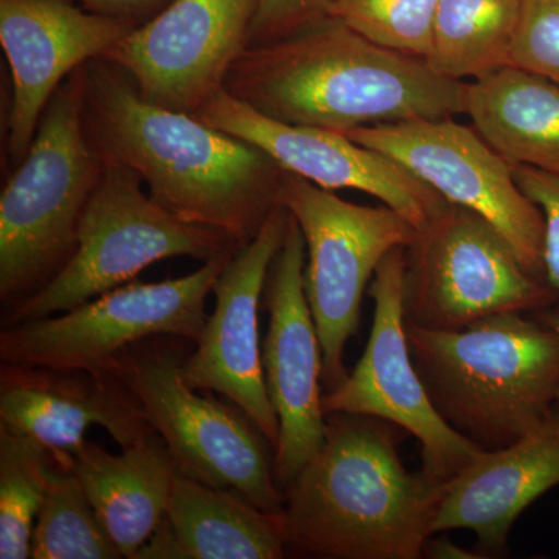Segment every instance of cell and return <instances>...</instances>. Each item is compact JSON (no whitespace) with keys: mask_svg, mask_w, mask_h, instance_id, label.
<instances>
[{"mask_svg":"<svg viewBox=\"0 0 559 559\" xmlns=\"http://www.w3.org/2000/svg\"><path fill=\"white\" fill-rule=\"evenodd\" d=\"M559 485V406L522 439L484 451L444 484L433 535L469 530L487 558L502 555L522 511Z\"/></svg>","mask_w":559,"mask_h":559,"instance_id":"obj_19","label":"cell"},{"mask_svg":"<svg viewBox=\"0 0 559 559\" xmlns=\"http://www.w3.org/2000/svg\"><path fill=\"white\" fill-rule=\"evenodd\" d=\"M510 66L559 84V0H525Z\"/></svg>","mask_w":559,"mask_h":559,"instance_id":"obj_27","label":"cell"},{"mask_svg":"<svg viewBox=\"0 0 559 559\" xmlns=\"http://www.w3.org/2000/svg\"><path fill=\"white\" fill-rule=\"evenodd\" d=\"M514 178L544 216V278L557 293L559 312V176L530 167L514 168Z\"/></svg>","mask_w":559,"mask_h":559,"instance_id":"obj_29","label":"cell"},{"mask_svg":"<svg viewBox=\"0 0 559 559\" xmlns=\"http://www.w3.org/2000/svg\"><path fill=\"white\" fill-rule=\"evenodd\" d=\"M278 204L299 224L307 246L304 286L323 352V385H340L345 347L358 333L364 294L392 250L409 248L417 227L395 210L367 207L285 171Z\"/></svg>","mask_w":559,"mask_h":559,"instance_id":"obj_9","label":"cell"},{"mask_svg":"<svg viewBox=\"0 0 559 559\" xmlns=\"http://www.w3.org/2000/svg\"><path fill=\"white\" fill-rule=\"evenodd\" d=\"M75 0H0V44L13 79L5 151L24 159L44 110L75 70L105 57L134 28Z\"/></svg>","mask_w":559,"mask_h":559,"instance_id":"obj_17","label":"cell"},{"mask_svg":"<svg viewBox=\"0 0 559 559\" xmlns=\"http://www.w3.org/2000/svg\"><path fill=\"white\" fill-rule=\"evenodd\" d=\"M465 114L511 167L559 176V84L506 66L468 83Z\"/></svg>","mask_w":559,"mask_h":559,"instance_id":"obj_22","label":"cell"},{"mask_svg":"<svg viewBox=\"0 0 559 559\" xmlns=\"http://www.w3.org/2000/svg\"><path fill=\"white\" fill-rule=\"evenodd\" d=\"M500 312L457 330L407 325L412 359L441 418L496 451L557 409L559 333L539 314Z\"/></svg>","mask_w":559,"mask_h":559,"instance_id":"obj_4","label":"cell"},{"mask_svg":"<svg viewBox=\"0 0 559 559\" xmlns=\"http://www.w3.org/2000/svg\"><path fill=\"white\" fill-rule=\"evenodd\" d=\"M76 2L94 13L128 21L139 27L160 13L171 0H76Z\"/></svg>","mask_w":559,"mask_h":559,"instance_id":"obj_30","label":"cell"},{"mask_svg":"<svg viewBox=\"0 0 559 559\" xmlns=\"http://www.w3.org/2000/svg\"><path fill=\"white\" fill-rule=\"evenodd\" d=\"M109 454L86 443L73 455V468L95 513L124 558L135 559L167 514L179 471L157 433Z\"/></svg>","mask_w":559,"mask_h":559,"instance_id":"obj_21","label":"cell"},{"mask_svg":"<svg viewBox=\"0 0 559 559\" xmlns=\"http://www.w3.org/2000/svg\"><path fill=\"white\" fill-rule=\"evenodd\" d=\"M103 162L81 218L75 253L43 289L10 310L5 326L73 310L134 282L160 260L190 257L205 263L241 248L224 231L176 218L143 191L138 173Z\"/></svg>","mask_w":559,"mask_h":559,"instance_id":"obj_6","label":"cell"},{"mask_svg":"<svg viewBox=\"0 0 559 559\" xmlns=\"http://www.w3.org/2000/svg\"><path fill=\"white\" fill-rule=\"evenodd\" d=\"M83 119L102 159L138 173L150 197L186 223L242 246L280 205L285 170L264 151L146 102L127 72L102 58L86 64Z\"/></svg>","mask_w":559,"mask_h":559,"instance_id":"obj_1","label":"cell"},{"mask_svg":"<svg viewBox=\"0 0 559 559\" xmlns=\"http://www.w3.org/2000/svg\"><path fill=\"white\" fill-rule=\"evenodd\" d=\"M55 455L38 441L0 426V558L32 557L36 518Z\"/></svg>","mask_w":559,"mask_h":559,"instance_id":"obj_25","label":"cell"},{"mask_svg":"<svg viewBox=\"0 0 559 559\" xmlns=\"http://www.w3.org/2000/svg\"><path fill=\"white\" fill-rule=\"evenodd\" d=\"M286 549L280 516L179 473L167 514L135 559H278Z\"/></svg>","mask_w":559,"mask_h":559,"instance_id":"obj_20","label":"cell"},{"mask_svg":"<svg viewBox=\"0 0 559 559\" xmlns=\"http://www.w3.org/2000/svg\"><path fill=\"white\" fill-rule=\"evenodd\" d=\"M170 348L130 349L116 373L145 411L183 476L231 489L264 513L280 516L285 492L275 479L266 439L237 406L187 385Z\"/></svg>","mask_w":559,"mask_h":559,"instance_id":"obj_10","label":"cell"},{"mask_svg":"<svg viewBox=\"0 0 559 559\" xmlns=\"http://www.w3.org/2000/svg\"><path fill=\"white\" fill-rule=\"evenodd\" d=\"M216 130L264 151L285 171L322 189L356 190L377 198L415 227L448 201L399 162L360 145L344 132L299 127L263 116L223 90L193 114Z\"/></svg>","mask_w":559,"mask_h":559,"instance_id":"obj_16","label":"cell"},{"mask_svg":"<svg viewBox=\"0 0 559 559\" xmlns=\"http://www.w3.org/2000/svg\"><path fill=\"white\" fill-rule=\"evenodd\" d=\"M336 0H259L249 46L275 43L333 17Z\"/></svg>","mask_w":559,"mask_h":559,"instance_id":"obj_28","label":"cell"},{"mask_svg":"<svg viewBox=\"0 0 559 559\" xmlns=\"http://www.w3.org/2000/svg\"><path fill=\"white\" fill-rule=\"evenodd\" d=\"M237 250L183 277L127 283L58 318L5 326L0 358L14 366L114 371L132 345L148 337L164 334L197 344L209 318V294Z\"/></svg>","mask_w":559,"mask_h":559,"instance_id":"obj_8","label":"cell"},{"mask_svg":"<svg viewBox=\"0 0 559 559\" xmlns=\"http://www.w3.org/2000/svg\"><path fill=\"white\" fill-rule=\"evenodd\" d=\"M32 558H124L95 513L73 462L55 459L33 530Z\"/></svg>","mask_w":559,"mask_h":559,"instance_id":"obj_24","label":"cell"},{"mask_svg":"<svg viewBox=\"0 0 559 559\" xmlns=\"http://www.w3.org/2000/svg\"><path fill=\"white\" fill-rule=\"evenodd\" d=\"M439 0H336L333 17L388 49L428 58Z\"/></svg>","mask_w":559,"mask_h":559,"instance_id":"obj_26","label":"cell"},{"mask_svg":"<svg viewBox=\"0 0 559 559\" xmlns=\"http://www.w3.org/2000/svg\"><path fill=\"white\" fill-rule=\"evenodd\" d=\"M399 162L451 204L479 213L513 246L525 270L544 278V216L514 168L474 128L452 119H415L344 132Z\"/></svg>","mask_w":559,"mask_h":559,"instance_id":"obj_12","label":"cell"},{"mask_svg":"<svg viewBox=\"0 0 559 559\" xmlns=\"http://www.w3.org/2000/svg\"><path fill=\"white\" fill-rule=\"evenodd\" d=\"M289 212L277 205L213 285L215 308L180 374L198 392H218L257 426L275 451L278 418L264 381L259 308L272 260L285 241Z\"/></svg>","mask_w":559,"mask_h":559,"instance_id":"obj_15","label":"cell"},{"mask_svg":"<svg viewBox=\"0 0 559 559\" xmlns=\"http://www.w3.org/2000/svg\"><path fill=\"white\" fill-rule=\"evenodd\" d=\"M98 425L121 448L151 436L145 411L116 371L44 369L2 364L0 426L72 462Z\"/></svg>","mask_w":559,"mask_h":559,"instance_id":"obj_18","label":"cell"},{"mask_svg":"<svg viewBox=\"0 0 559 559\" xmlns=\"http://www.w3.org/2000/svg\"><path fill=\"white\" fill-rule=\"evenodd\" d=\"M396 426L326 415L325 441L285 489L286 547L326 559H417L433 535L444 484L401 462Z\"/></svg>","mask_w":559,"mask_h":559,"instance_id":"obj_3","label":"cell"},{"mask_svg":"<svg viewBox=\"0 0 559 559\" xmlns=\"http://www.w3.org/2000/svg\"><path fill=\"white\" fill-rule=\"evenodd\" d=\"M224 90L263 116L347 132L465 114V81L448 79L426 58L388 49L337 17L307 31L249 46Z\"/></svg>","mask_w":559,"mask_h":559,"instance_id":"obj_2","label":"cell"},{"mask_svg":"<svg viewBox=\"0 0 559 559\" xmlns=\"http://www.w3.org/2000/svg\"><path fill=\"white\" fill-rule=\"evenodd\" d=\"M525 0H439L430 68L448 79H481L510 66Z\"/></svg>","mask_w":559,"mask_h":559,"instance_id":"obj_23","label":"cell"},{"mask_svg":"<svg viewBox=\"0 0 559 559\" xmlns=\"http://www.w3.org/2000/svg\"><path fill=\"white\" fill-rule=\"evenodd\" d=\"M423 558L430 559H485L484 554L479 550L471 551L463 549L457 544L452 543L448 536L433 538V535L426 540L425 549H423Z\"/></svg>","mask_w":559,"mask_h":559,"instance_id":"obj_31","label":"cell"},{"mask_svg":"<svg viewBox=\"0 0 559 559\" xmlns=\"http://www.w3.org/2000/svg\"><path fill=\"white\" fill-rule=\"evenodd\" d=\"M257 10L259 0H171L102 60L127 72L146 102L194 114L226 86Z\"/></svg>","mask_w":559,"mask_h":559,"instance_id":"obj_13","label":"cell"},{"mask_svg":"<svg viewBox=\"0 0 559 559\" xmlns=\"http://www.w3.org/2000/svg\"><path fill=\"white\" fill-rule=\"evenodd\" d=\"M540 318L546 320L547 323L551 326V329L557 330L559 333V312L555 310H546L543 312H536ZM558 406H559V393H558Z\"/></svg>","mask_w":559,"mask_h":559,"instance_id":"obj_32","label":"cell"},{"mask_svg":"<svg viewBox=\"0 0 559 559\" xmlns=\"http://www.w3.org/2000/svg\"><path fill=\"white\" fill-rule=\"evenodd\" d=\"M86 64L58 87L0 197V300L10 310L72 259L105 167L84 128Z\"/></svg>","mask_w":559,"mask_h":559,"instance_id":"obj_5","label":"cell"},{"mask_svg":"<svg viewBox=\"0 0 559 559\" xmlns=\"http://www.w3.org/2000/svg\"><path fill=\"white\" fill-rule=\"evenodd\" d=\"M546 280L525 270L488 219L448 202L406 248L403 308L407 325L457 330L500 312L557 307Z\"/></svg>","mask_w":559,"mask_h":559,"instance_id":"obj_7","label":"cell"},{"mask_svg":"<svg viewBox=\"0 0 559 559\" xmlns=\"http://www.w3.org/2000/svg\"><path fill=\"white\" fill-rule=\"evenodd\" d=\"M406 248L392 250L378 266L369 293L374 301L369 342L352 373L322 399L323 412L385 419L421 444V471L447 484L484 450L451 428L428 395L407 341L403 288Z\"/></svg>","mask_w":559,"mask_h":559,"instance_id":"obj_11","label":"cell"},{"mask_svg":"<svg viewBox=\"0 0 559 559\" xmlns=\"http://www.w3.org/2000/svg\"><path fill=\"white\" fill-rule=\"evenodd\" d=\"M305 263L304 235L289 215L285 241L264 286L270 330L261 344L264 381L278 418L274 471L283 492L318 454L326 432L323 352L305 294Z\"/></svg>","mask_w":559,"mask_h":559,"instance_id":"obj_14","label":"cell"}]
</instances>
